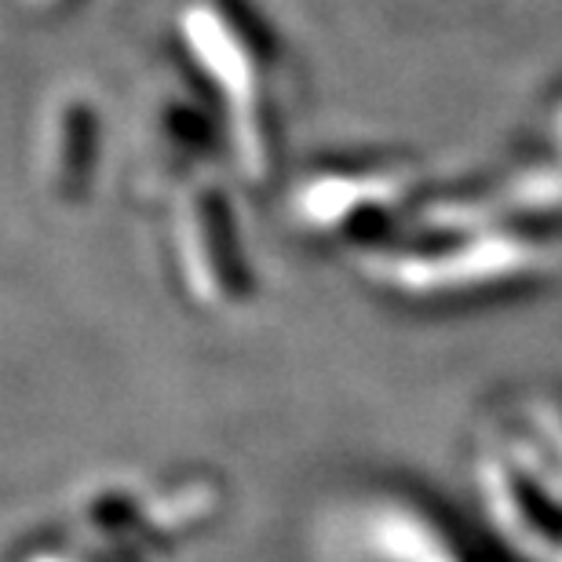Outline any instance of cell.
Listing matches in <instances>:
<instances>
[{
    "label": "cell",
    "instance_id": "3957f363",
    "mask_svg": "<svg viewBox=\"0 0 562 562\" xmlns=\"http://www.w3.org/2000/svg\"><path fill=\"white\" fill-rule=\"evenodd\" d=\"M369 552L376 562H475L460 537L409 501H384L369 515Z\"/></svg>",
    "mask_w": 562,
    "mask_h": 562
},
{
    "label": "cell",
    "instance_id": "7a4b0ae2",
    "mask_svg": "<svg viewBox=\"0 0 562 562\" xmlns=\"http://www.w3.org/2000/svg\"><path fill=\"white\" fill-rule=\"evenodd\" d=\"M413 168L395 161L329 165L296 194V216L336 245H380L413 205Z\"/></svg>",
    "mask_w": 562,
    "mask_h": 562
},
{
    "label": "cell",
    "instance_id": "277c9868",
    "mask_svg": "<svg viewBox=\"0 0 562 562\" xmlns=\"http://www.w3.org/2000/svg\"><path fill=\"white\" fill-rule=\"evenodd\" d=\"M522 424L530 427V435L537 438V446L544 449L548 464L562 482V395L555 391H537L519 406Z\"/></svg>",
    "mask_w": 562,
    "mask_h": 562
},
{
    "label": "cell",
    "instance_id": "6da1fadb",
    "mask_svg": "<svg viewBox=\"0 0 562 562\" xmlns=\"http://www.w3.org/2000/svg\"><path fill=\"white\" fill-rule=\"evenodd\" d=\"M559 263L552 231L457 227L376 245L366 252L362 271L380 292L409 303H479L541 285Z\"/></svg>",
    "mask_w": 562,
    "mask_h": 562
}]
</instances>
